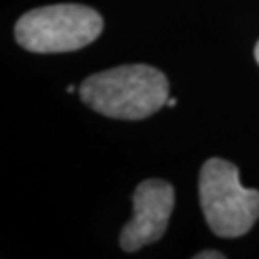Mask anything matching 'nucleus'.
<instances>
[{
  "label": "nucleus",
  "instance_id": "6",
  "mask_svg": "<svg viewBox=\"0 0 259 259\" xmlns=\"http://www.w3.org/2000/svg\"><path fill=\"white\" fill-rule=\"evenodd\" d=\"M175 104H177V100H175V98H167V104H165V106H169V108H173V106H175Z\"/></svg>",
  "mask_w": 259,
  "mask_h": 259
},
{
  "label": "nucleus",
  "instance_id": "4",
  "mask_svg": "<svg viewBox=\"0 0 259 259\" xmlns=\"http://www.w3.org/2000/svg\"><path fill=\"white\" fill-rule=\"evenodd\" d=\"M175 205V188L161 179L142 181L135 194V215L119 234V246L125 251H137L157 242L167 231L169 217Z\"/></svg>",
  "mask_w": 259,
  "mask_h": 259
},
{
  "label": "nucleus",
  "instance_id": "3",
  "mask_svg": "<svg viewBox=\"0 0 259 259\" xmlns=\"http://www.w3.org/2000/svg\"><path fill=\"white\" fill-rule=\"evenodd\" d=\"M200 204L209 229L223 238H236L259 219V190L240 185L238 167L221 159H207L200 171Z\"/></svg>",
  "mask_w": 259,
  "mask_h": 259
},
{
  "label": "nucleus",
  "instance_id": "5",
  "mask_svg": "<svg viewBox=\"0 0 259 259\" xmlns=\"http://www.w3.org/2000/svg\"><path fill=\"white\" fill-rule=\"evenodd\" d=\"M194 257L196 259H225V253H221V251H215V250H205V251L196 253Z\"/></svg>",
  "mask_w": 259,
  "mask_h": 259
},
{
  "label": "nucleus",
  "instance_id": "2",
  "mask_svg": "<svg viewBox=\"0 0 259 259\" xmlns=\"http://www.w3.org/2000/svg\"><path fill=\"white\" fill-rule=\"evenodd\" d=\"M102 29L104 19L96 10L83 4H52L23 14L14 35L27 52L60 54L91 45Z\"/></svg>",
  "mask_w": 259,
  "mask_h": 259
},
{
  "label": "nucleus",
  "instance_id": "7",
  "mask_svg": "<svg viewBox=\"0 0 259 259\" xmlns=\"http://www.w3.org/2000/svg\"><path fill=\"white\" fill-rule=\"evenodd\" d=\"M253 54H255V60H257V64H259V40H257V45H255V50H253Z\"/></svg>",
  "mask_w": 259,
  "mask_h": 259
},
{
  "label": "nucleus",
  "instance_id": "1",
  "mask_svg": "<svg viewBox=\"0 0 259 259\" xmlns=\"http://www.w3.org/2000/svg\"><path fill=\"white\" fill-rule=\"evenodd\" d=\"M79 98L106 117L146 119L167 104L169 81L152 65H117L87 77L79 84Z\"/></svg>",
  "mask_w": 259,
  "mask_h": 259
}]
</instances>
